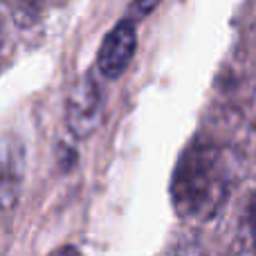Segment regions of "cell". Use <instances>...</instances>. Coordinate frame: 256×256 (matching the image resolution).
I'll list each match as a JSON object with an SVG mask.
<instances>
[{
    "instance_id": "4",
    "label": "cell",
    "mask_w": 256,
    "mask_h": 256,
    "mask_svg": "<svg viewBox=\"0 0 256 256\" xmlns=\"http://www.w3.org/2000/svg\"><path fill=\"white\" fill-rule=\"evenodd\" d=\"M25 173V150L18 137H4L0 144V209L9 212L18 202Z\"/></svg>"
},
{
    "instance_id": "2",
    "label": "cell",
    "mask_w": 256,
    "mask_h": 256,
    "mask_svg": "<svg viewBox=\"0 0 256 256\" xmlns=\"http://www.w3.org/2000/svg\"><path fill=\"white\" fill-rule=\"evenodd\" d=\"M104 112V94L92 74H84L68 94L66 122L74 137H88L97 130Z\"/></svg>"
},
{
    "instance_id": "7",
    "label": "cell",
    "mask_w": 256,
    "mask_h": 256,
    "mask_svg": "<svg viewBox=\"0 0 256 256\" xmlns=\"http://www.w3.org/2000/svg\"><path fill=\"white\" fill-rule=\"evenodd\" d=\"M50 256H84L76 248H72V245H66V248H58L56 252H52Z\"/></svg>"
},
{
    "instance_id": "3",
    "label": "cell",
    "mask_w": 256,
    "mask_h": 256,
    "mask_svg": "<svg viewBox=\"0 0 256 256\" xmlns=\"http://www.w3.org/2000/svg\"><path fill=\"white\" fill-rule=\"evenodd\" d=\"M135 50H137L135 25H132L130 18H124L102 40V48H99L97 54L99 72L104 76H108V79L122 76L126 72V68L130 66L132 56H135Z\"/></svg>"
},
{
    "instance_id": "6",
    "label": "cell",
    "mask_w": 256,
    "mask_h": 256,
    "mask_svg": "<svg viewBox=\"0 0 256 256\" xmlns=\"http://www.w3.org/2000/svg\"><path fill=\"white\" fill-rule=\"evenodd\" d=\"M162 2V0H132L130 9H132V16L135 18H144L148 16L150 12H155V7Z\"/></svg>"
},
{
    "instance_id": "1",
    "label": "cell",
    "mask_w": 256,
    "mask_h": 256,
    "mask_svg": "<svg viewBox=\"0 0 256 256\" xmlns=\"http://www.w3.org/2000/svg\"><path fill=\"white\" fill-rule=\"evenodd\" d=\"M234 184L227 153L212 144H194L180 155L171 178V200L186 220H212Z\"/></svg>"
},
{
    "instance_id": "5",
    "label": "cell",
    "mask_w": 256,
    "mask_h": 256,
    "mask_svg": "<svg viewBox=\"0 0 256 256\" xmlns=\"http://www.w3.org/2000/svg\"><path fill=\"white\" fill-rule=\"evenodd\" d=\"M240 250L248 256H256V191L250 196L240 222Z\"/></svg>"
}]
</instances>
